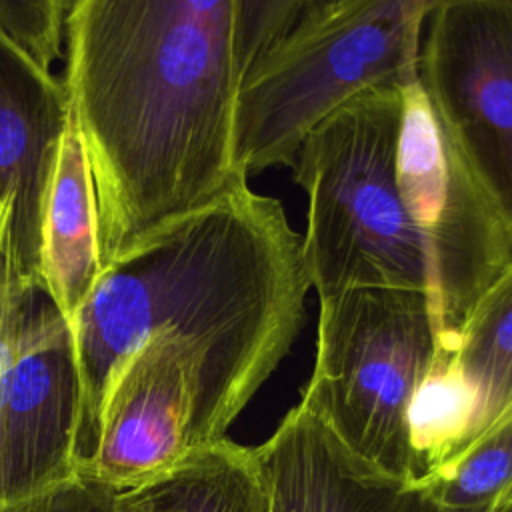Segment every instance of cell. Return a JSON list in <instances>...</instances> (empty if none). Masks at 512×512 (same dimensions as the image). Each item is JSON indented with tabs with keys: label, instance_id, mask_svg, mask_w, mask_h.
<instances>
[{
	"label": "cell",
	"instance_id": "5",
	"mask_svg": "<svg viewBox=\"0 0 512 512\" xmlns=\"http://www.w3.org/2000/svg\"><path fill=\"white\" fill-rule=\"evenodd\" d=\"M436 350L424 292L362 286L322 298L302 402L356 456L410 482L408 408Z\"/></svg>",
	"mask_w": 512,
	"mask_h": 512
},
{
	"label": "cell",
	"instance_id": "8",
	"mask_svg": "<svg viewBox=\"0 0 512 512\" xmlns=\"http://www.w3.org/2000/svg\"><path fill=\"white\" fill-rule=\"evenodd\" d=\"M418 82L512 246V0H432Z\"/></svg>",
	"mask_w": 512,
	"mask_h": 512
},
{
	"label": "cell",
	"instance_id": "13",
	"mask_svg": "<svg viewBox=\"0 0 512 512\" xmlns=\"http://www.w3.org/2000/svg\"><path fill=\"white\" fill-rule=\"evenodd\" d=\"M40 276H26L12 236V200L0 202V512L16 510L20 398L28 378L30 316Z\"/></svg>",
	"mask_w": 512,
	"mask_h": 512
},
{
	"label": "cell",
	"instance_id": "2",
	"mask_svg": "<svg viewBox=\"0 0 512 512\" xmlns=\"http://www.w3.org/2000/svg\"><path fill=\"white\" fill-rule=\"evenodd\" d=\"M308 288L302 236L282 204L248 182L102 268L72 322L84 464L102 402L146 340L188 336L268 378L298 334Z\"/></svg>",
	"mask_w": 512,
	"mask_h": 512
},
{
	"label": "cell",
	"instance_id": "11",
	"mask_svg": "<svg viewBox=\"0 0 512 512\" xmlns=\"http://www.w3.org/2000/svg\"><path fill=\"white\" fill-rule=\"evenodd\" d=\"M100 274L92 172L80 128L70 112L46 198L40 250V278L70 326Z\"/></svg>",
	"mask_w": 512,
	"mask_h": 512
},
{
	"label": "cell",
	"instance_id": "16",
	"mask_svg": "<svg viewBox=\"0 0 512 512\" xmlns=\"http://www.w3.org/2000/svg\"><path fill=\"white\" fill-rule=\"evenodd\" d=\"M68 0H0V32L38 66L52 64L66 52Z\"/></svg>",
	"mask_w": 512,
	"mask_h": 512
},
{
	"label": "cell",
	"instance_id": "10",
	"mask_svg": "<svg viewBox=\"0 0 512 512\" xmlns=\"http://www.w3.org/2000/svg\"><path fill=\"white\" fill-rule=\"evenodd\" d=\"M70 120L64 82L0 32V202L26 276H40L42 220L60 138Z\"/></svg>",
	"mask_w": 512,
	"mask_h": 512
},
{
	"label": "cell",
	"instance_id": "19",
	"mask_svg": "<svg viewBox=\"0 0 512 512\" xmlns=\"http://www.w3.org/2000/svg\"><path fill=\"white\" fill-rule=\"evenodd\" d=\"M116 496H118V494H116ZM116 512H124V510L118 506V498H116Z\"/></svg>",
	"mask_w": 512,
	"mask_h": 512
},
{
	"label": "cell",
	"instance_id": "9",
	"mask_svg": "<svg viewBox=\"0 0 512 512\" xmlns=\"http://www.w3.org/2000/svg\"><path fill=\"white\" fill-rule=\"evenodd\" d=\"M254 452L270 512H442L424 488L348 450L302 400Z\"/></svg>",
	"mask_w": 512,
	"mask_h": 512
},
{
	"label": "cell",
	"instance_id": "15",
	"mask_svg": "<svg viewBox=\"0 0 512 512\" xmlns=\"http://www.w3.org/2000/svg\"><path fill=\"white\" fill-rule=\"evenodd\" d=\"M420 488L442 512H490L512 490V408Z\"/></svg>",
	"mask_w": 512,
	"mask_h": 512
},
{
	"label": "cell",
	"instance_id": "14",
	"mask_svg": "<svg viewBox=\"0 0 512 512\" xmlns=\"http://www.w3.org/2000/svg\"><path fill=\"white\" fill-rule=\"evenodd\" d=\"M454 358L476 396V440L512 408V264L476 304Z\"/></svg>",
	"mask_w": 512,
	"mask_h": 512
},
{
	"label": "cell",
	"instance_id": "7",
	"mask_svg": "<svg viewBox=\"0 0 512 512\" xmlns=\"http://www.w3.org/2000/svg\"><path fill=\"white\" fill-rule=\"evenodd\" d=\"M396 176L430 272L436 356H450L476 304L510 268L512 246L418 80L402 88Z\"/></svg>",
	"mask_w": 512,
	"mask_h": 512
},
{
	"label": "cell",
	"instance_id": "18",
	"mask_svg": "<svg viewBox=\"0 0 512 512\" xmlns=\"http://www.w3.org/2000/svg\"><path fill=\"white\" fill-rule=\"evenodd\" d=\"M490 512H512V490Z\"/></svg>",
	"mask_w": 512,
	"mask_h": 512
},
{
	"label": "cell",
	"instance_id": "17",
	"mask_svg": "<svg viewBox=\"0 0 512 512\" xmlns=\"http://www.w3.org/2000/svg\"><path fill=\"white\" fill-rule=\"evenodd\" d=\"M116 494L98 482L76 478L10 512H116Z\"/></svg>",
	"mask_w": 512,
	"mask_h": 512
},
{
	"label": "cell",
	"instance_id": "3",
	"mask_svg": "<svg viewBox=\"0 0 512 512\" xmlns=\"http://www.w3.org/2000/svg\"><path fill=\"white\" fill-rule=\"evenodd\" d=\"M432 0H310L300 22L242 78L234 164L250 176L290 166L306 136L374 88L418 80Z\"/></svg>",
	"mask_w": 512,
	"mask_h": 512
},
{
	"label": "cell",
	"instance_id": "12",
	"mask_svg": "<svg viewBox=\"0 0 512 512\" xmlns=\"http://www.w3.org/2000/svg\"><path fill=\"white\" fill-rule=\"evenodd\" d=\"M116 498L124 512H270L254 448L228 438L192 450L168 472Z\"/></svg>",
	"mask_w": 512,
	"mask_h": 512
},
{
	"label": "cell",
	"instance_id": "6",
	"mask_svg": "<svg viewBox=\"0 0 512 512\" xmlns=\"http://www.w3.org/2000/svg\"><path fill=\"white\" fill-rule=\"evenodd\" d=\"M268 378L174 332L136 348L114 378L80 478L114 492L168 472L226 430Z\"/></svg>",
	"mask_w": 512,
	"mask_h": 512
},
{
	"label": "cell",
	"instance_id": "4",
	"mask_svg": "<svg viewBox=\"0 0 512 512\" xmlns=\"http://www.w3.org/2000/svg\"><path fill=\"white\" fill-rule=\"evenodd\" d=\"M402 88L368 90L298 148L292 170L308 198L302 256L318 298L362 286L418 290L430 272L396 176Z\"/></svg>",
	"mask_w": 512,
	"mask_h": 512
},
{
	"label": "cell",
	"instance_id": "1",
	"mask_svg": "<svg viewBox=\"0 0 512 512\" xmlns=\"http://www.w3.org/2000/svg\"><path fill=\"white\" fill-rule=\"evenodd\" d=\"M64 58L102 268L248 182L234 164L238 0H74Z\"/></svg>",
	"mask_w": 512,
	"mask_h": 512
}]
</instances>
